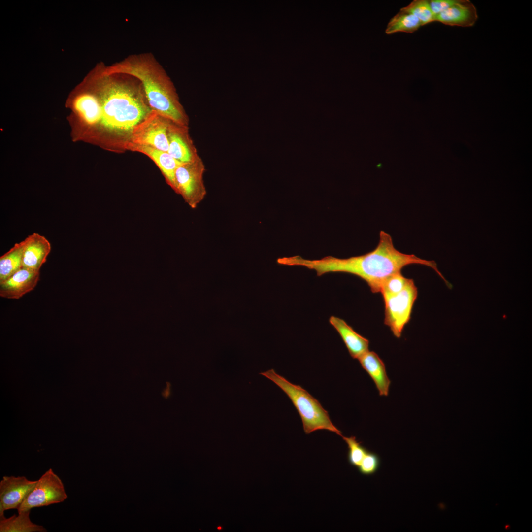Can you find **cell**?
I'll return each mask as SVG.
<instances>
[{"label": "cell", "mask_w": 532, "mask_h": 532, "mask_svg": "<svg viewBox=\"0 0 532 532\" xmlns=\"http://www.w3.org/2000/svg\"><path fill=\"white\" fill-rule=\"evenodd\" d=\"M83 86L99 103L97 120L84 141L125 152L134 128L152 110L141 83L129 76L106 73L99 65Z\"/></svg>", "instance_id": "6da1fadb"}, {"label": "cell", "mask_w": 532, "mask_h": 532, "mask_svg": "<svg viewBox=\"0 0 532 532\" xmlns=\"http://www.w3.org/2000/svg\"><path fill=\"white\" fill-rule=\"evenodd\" d=\"M283 263L287 266H299L316 271L317 276L330 272H342L353 274L364 280L372 292L380 293L382 285L390 276L404 266L421 264L433 268L442 278L434 261H426L413 254L400 252L395 247L392 237L384 231L380 232L376 247L365 254L348 258L327 256L319 260L305 259L299 256L284 257Z\"/></svg>", "instance_id": "7a4b0ae2"}, {"label": "cell", "mask_w": 532, "mask_h": 532, "mask_svg": "<svg viewBox=\"0 0 532 532\" xmlns=\"http://www.w3.org/2000/svg\"><path fill=\"white\" fill-rule=\"evenodd\" d=\"M101 67L107 74L125 75L136 79L141 83L152 110L176 123L189 127V116L173 83L152 54L131 55L110 66L101 65Z\"/></svg>", "instance_id": "3957f363"}, {"label": "cell", "mask_w": 532, "mask_h": 532, "mask_svg": "<svg viewBox=\"0 0 532 532\" xmlns=\"http://www.w3.org/2000/svg\"><path fill=\"white\" fill-rule=\"evenodd\" d=\"M260 374L273 382L289 398L300 416L306 434L326 430L343 436L341 432L332 422L328 412L307 391L291 383L273 369Z\"/></svg>", "instance_id": "277c9868"}, {"label": "cell", "mask_w": 532, "mask_h": 532, "mask_svg": "<svg viewBox=\"0 0 532 532\" xmlns=\"http://www.w3.org/2000/svg\"><path fill=\"white\" fill-rule=\"evenodd\" d=\"M205 171V165L200 156L193 161L181 163L175 170V192L180 195L191 208H196L206 195L203 180Z\"/></svg>", "instance_id": "5b68a950"}, {"label": "cell", "mask_w": 532, "mask_h": 532, "mask_svg": "<svg viewBox=\"0 0 532 532\" xmlns=\"http://www.w3.org/2000/svg\"><path fill=\"white\" fill-rule=\"evenodd\" d=\"M417 294V288L414 281L410 279L399 293L383 297L385 303L384 324L397 338L400 337L404 326L410 320Z\"/></svg>", "instance_id": "8992f818"}, {"label": "cell", "mask_w": 532, "mask_h": 532, "mask_svg": "<svg viewBox=\"0 0 532 532\" xmlns=\"http://www.w3.org/2000/svg\"><path fill=\"white\" fill-rule=\"evenodd\" d=\"M67 498L64 484L51 468L37 483L17 509L18 513L64 501Z\"/></svg>", "instance_id": "52a82bcc"}, {"label": "cell", "mask_w": 532, "mask_h": 532, "mask_svg": "<svg viewBox=\"0 0 532 532\" xmlns=\"http://www.w3.org/2000/svg\"><path fill=\"white\" fill-rule=\"evenodd\" d=\"M169 120L152 110L135 127L129 143L148 145L167 152L168 141L167 130Z\"/></svg>", "instance_id": "ba28073f"}, {"label": "cell", "mask_w": 532, "mask_h": 532, "mask_svg": "<svg viewBox=\"0 0 532 532\" xmlns=\"http://www.w3.org/2000/svg\"><path fill=\"white\" fill-rule=\"evenodd\" d=\"M37 481L25 476H4L0 482V517L5 511L18 509Z\"/></svg>", "instance_id": "9c48e42d"}, {"label": "cell", "mask_w": 532, "mask_h": 532, "mask_svg": "<svg viewBox=\"0 0 532 532\" xmlns=\"http://www.w3.org/2000/svg\"><path fill=\"white\" fill-rule=\"evenodd\" d=\"M167 152L181 163L196 160L200 156L190 135L189 128L169 120Z\"/></svg>", "instance_id": "30bf717a"}, {"label": "cell", "mask_w": 532, "mask_h": 532, "mask_svg": "<svg viewBox=\"0 0 532 532\" xmlns=\"http://www.w3.org/2000/svg\"><path fill=\"white\" fill-rule=\"evenodd\" d=\"M39 270L22 267L6 280L0 283V296L18 299L32 291L39 279Z\"/></svg>", "instance_id": "8fae6325"}, {"label": "cell", "mask_w": 532, "mask_h": 532, "mask_svg": "<svg viewBox=\"0 0 532 532\" xmlns=\"http://www.w3.org/2000/svg\"><path fill=\"white\" fill-rule=\"evenodd\" d=\"M126 150L142 153L150 158L160 170L166 183L175 191V172L180 162L167 152L148 145L129 143Z\"/></svg>", "instance_id": "7c38bea8"}, {"label": "cell", "mask_w": 532, "mask_h": 532, "mask_svg": "<svg viewBox=\"0 0 532 532\" xmlns=\"http://www.w3.org/2000/svg\"><path fill=\"white\" fill-rule=\"evenodd\" d=\"M477 19L476 9L468 0H457L452 6L435 16V21L463 27L473 26Z\"/></svg>", "instance_id": "4fadbf2b"}, {"label": "cell", "mask_w": 532, "mask_h": 532, "mask_svg": "<svg viewBox=\"0 0 532 532\" xmlns=\"http://www.w3.org/2000/svg\"><path fill=\"white\" fill-rule=\"evenodd\" d=\"M22 267L39 270L50 252V242L43 235L33 233L25 239Z\"/></svg>", "instance_id": "5bb4252c"}, {"label": "cell", "mask_w": 532, "mask_h": 532, "mask_svg": "<svg viewBox=\"0 0 532 532\" xmlns=\"http://www.w3.org/2000/svg\"><path fill=\"white\" fill-rule=\"evenodd\" d=\"M329 321L339 334L353 358L358 359L369 350V340L358 333L344 320L331 316Z\"/></svg>", "instance_id": "9a60e30c"}, {"label": "cell", "mask_w": 532, "mask_h": 532, "mask_svg": "<svg viewBox=\"0 0 532 532\" xmlns=\"http://www.w3.org/2000/svg\"><path fill=\"white\" fill-rule=\"evenodd\" d=\"M375 383L380 396H387L391 381L386 373L385 366L374 351L369 350L358 359Z\"/></svg>", "instance_id": "2e32d148"}, {"label": "cell", "mask_w": 532, "mask_h": 532, "mask_svg": "<svg viewBox=\"0 0 532 532\" xmlns=\"http://www.w3.org/2000/svg\"><path fill=\"white\" fill-rule=\"evenodd\" d=\"M31 510L24 511L9 518L0 517V532H45L42 526L33 523L30 518Z\"/></svg>", "instance_id": "e0dca14e"}, {"label": "cell", "mask_w": 532, "mask_h": 532, "mask_svg": "<svg viewBox=\"0 0 532 532\" xmlns=\"http://www.w3.org/2000/svg\"><path fill=\"white\" fill-rule=\"evenodd\" d=\"M25 239L16 243L0 257V283L4 281L22 267Z\"/></svg>", "instance_id": "ac0fdd59"}, {"label": "cell", "mask_w": 532, "mask_h": 532, "mask_svg": "<svg viewBox=\"0 0 532 532\" xmlns=\"http://www.w3.org/2000/svg\"><path fill=\"white\" fill-rule=\"evenodd\" d=\"M421 26V23L416 17L409 12L400 9L388 23L385 33L387 34L400 32L412 33Z\"/></svg>", "instance_id": "d6986e66"}, {"label": "cell", "mask_w": 532, "mask_h": 532, "mask_svg": "<svg viewBox=\"0 0 532 532\" xmlns=\"http://www.w3.org/2000/svg\"><path fill=\"white\" fill-rule=\"evenodd\" d=\"M401 9L414 15L419 20L422 26L435 21V15L431 10L429 0H414Z\"/></svg>", "instance_id": "ffe728a7"}, {"label": "cell", "mask_w": 532, "mask_h": 532, "mask_svg": "<svg viewBox=\"0 0 532 532\" xmlns=\"http://www.w3.org/2000/svg\"><path fill=\"white\" fill-rule=\"evenodd\" d=\"M410 279L405 277L401 272L394 273L384 281L380 293L383 297L396 295L406 287Z\"/></svg>", "instance_id": "44dd1931"}, {"label": "cell", "mask_w": 532, "mask_h": 532, "mask_svg": "<svg viewBox=\"0 0 532 532\" xmlns=\"http://www.w3.org/2000/svg\"><path fill=\"white\" fill-rule=\"evenodd\" d=\"M342 437L348 446L347 458L349 464L358 467L368 450L363 446L361 442L357 441L355 436L347 437L343 436Z\"/></svg>", "instance_id": "7402d4cb"}, {"label": "cell", "mask_w": 532, "mask_h": 532, "mask_svg": "<svg viewBox=\"0 0 532 532\" xmlns=\"http://www.w3.org/2000/svg\"><path fill=\"white\" fill-rule=\"evenodd\" d=\"M380 459L375 453L367 451L358 467L359 472L364 475L374 474L378 469Z\"/></svg>", "instance_id": "603a6c76"}, {"label": "cell", "mask_w": 532, "mask_h": 532, "mask_svg": "<svg viewBox=\"0 0 532 532\" xmlns=\"http://www.w3.org/2000/svg\"><path fill=\"white\" fill-rule=\"evenodd\" d=\"M457 0H431L429 4L433 14L437 15L452 6Z\"/></svg>", "instance_id": "cb8c5ba5"}]
</instances>
